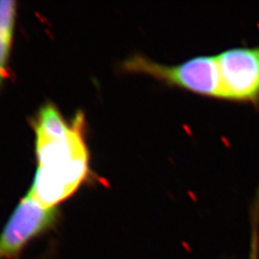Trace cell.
I'll return each mask as SVG.
<instances>
[{
	"label": "cell",
	"mask_w": 259,
	"mask_h": 259,
	"mask_svg": "<svg viewBox=\"0 0 259 259\" xmlns=\"http://www.w3.org/2000/svg\"><path fill=\"white\" fill-rule=\"evenodd\" d=\"M13 35L0 33V87L8 75Z\"/></svg>",
	"instance_id": "obj_6"
},
{
	"label": "cell",
	"mask_w": 259,
	"mask_h": 259,
	"mask_svg": "<svg viewBox=\"0 0 259 259\" xmlns=\"http://www.w3.org/2000/svg\"><path fill=\"white\" fill-rule=\"evenodd\" d=\"M57 217V207H47L27 193L0 233V259L17 256L33 238L53 227Z\"/></svg>",
	"instance_id": "obj_4"
},
{
	"label": "cell",
	"mask_w": 259,
	"mask_h": 259,
	"mask_svg": "<svg viewBox=\"0 0 259 259\" xmlns=\"http://www.w3.org/2000/svg\"><path fill=\"white\" fill-rule=\"evenodd\" d=\"M121 69L148 75L170 88L224 101L217 55L195 56L176 65H164L137 53L122 62Z\"/></svg>",
	"instance_id": "obj_2"
},
{
	"label": "cell",
	"mask_w": 259,
	"mask_h": 259,
	"mask_svg": "<svg viewBox=\"0 0 259 259\" xmlns=\"http://www.w3.org/2000/svg\"><path fill=\"white\" fill-rule=\"evenodd\" d=\"M254 239V245H252V250L253 251L251 252V255H250V259H257V236H256V233H255V237H253Z\"/></svg>",
	"instance_id": "obj_7"
},
{
	"label": "cell",
	"mask_w": 259,
	"mask_h": 259,
	"mask_svg": "<svg viewBox=\"0 0 259 259\" xmlns=\"http://www.w3.org/2000/svg\"><path fill=\"white\" fill-rule=\"evenodd\" d=\"M217 60L224 101L259 107V45L228 48Z\"/></svg>",
	"instance_id": "obj_3"
},
{
	"label": "cell",
	"mask_w": 259,
	"mask_h": 259,
	"mask_svg": "<svg viewBox=\"0 0 259 259\" xmlns=\"http://www.w3.org/2000/svg\"><path fill=\"white\" fill-rule=\"evenodd\" d=\"M17 19V2L0 0V33L14 35Z\"/></svg>",
	"instance_id": "obj_5"
},
{
	"label": "cell",
	"mask_w": 259,
	"mask_h": 259,
	"mask_svg": "<svg viewBox=\"0 0 259 259\" xmlns=\"http://www.w3.org/2000/svg\"><path fill=\"white\" fill-rule=\"evenodd\" d=\"M83 123L79 113L68 124L52 104L44 106L34 121L37 168L28 193L47 207H57L87 178L89 153Z\"/></svg>",
	"instance_id": "obj_1"
}]
</instances>
